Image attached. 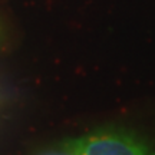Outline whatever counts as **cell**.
<instances>
[{
  "label": "cell",
  "instance_id": "cell-1",
  "mask_svg": "<svg viewBox=\"0 0 155 155\" xmlns=\"http://www.w3.org/2000/svg\"><path fill=\"white\" fill-rule=\"evenodd\" d=\"M66 155H155V145L128 131H96L62 144Z\"/></svg>",
  "mask_w": 155,
  "mask_h": 155
},
{
  "label": "cell",
  "instance_id": "cell-2",
  "mask_svg": "<svg viewBox=\"0 0 155 155\" xmlns=\"http://www.w3.org/2000/svg\"><path fill=\"white\" fill-rule=\"evenodd\" d=\"M56 155H66V154H56Z\"/></svg>",
  "mask_w": 155,
  "mask_h": 155
}]
</instances>
